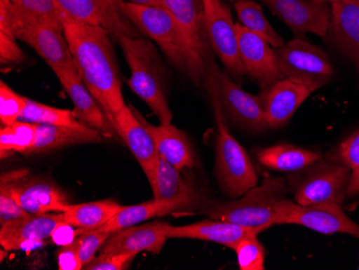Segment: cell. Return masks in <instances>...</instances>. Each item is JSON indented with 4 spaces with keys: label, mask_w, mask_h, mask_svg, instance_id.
<instances>
[{
    "label": "cell",
    "mask_w": 359,
    "mask_h": 270,
    "mask_svg": "<svg viewBox=\"0 0 359 270\" xmlns=\"http://www.w3.org/2000/svg\"><path fill=\"white\" fill-rule=\"evenodd\" d=\"M25 60V55L16 38L0 33V62L5 64H22Z\"/></svg>",
    "instance_id": "cell-41"
},
{
    "label": "cell",
    "mask_w": 359,
    "mask_h": 270,
    "mask_svg": "<svg viewBox=\"0 0 359 270\" xmlns=\"http://www.w3.org/2000/svg\"><path fill=\"white\" fill-rule=\"evenodd\" d=\"M276 60L284 79L302 84L313 92L327 86L334 68L320 48L302 38H295L276 49Z\"/></svg>",
    "instance_id": "cell-8"
},
{
    "label": "cell",
    "mask_w": 359,
    "mask_h": 270,
    "mask_svg": "<svg viewBox=\"0 0 359 270\" xmlns=\"http://www.w3.org/2000/svg\"><path fill=\"white\" fill-rule=\"evenodd\" d=\"M288 185L283 178H269L252 187L237 201L205 203L203 212L213 220L265 231L276 221L288 201Z\"/></svg>",
    "instance_id": "cell-2"
},
{
    "label": "cell",
    "mask_w": 359,
    "mask_h": 270,
    "mask_svg": "<svg viewBox=\"0 0 359 270\" xmlns=\"http://www.w3.org/2000/svg\"><path fill=\"white\" fill-rule=\"evenodd\" d=\"M124 205L112 199L70 205L62 212L65 223L74 229L94 231L106 224Z\"/></svg>",
    "instance_id": "cell-28"
},
{
    "label": "cell",
    "mask_w": 359,
    "mask_h": 270,
    "mask_svg": "<svg viewBox=\"0 0 359 270\" xmlns=\"http://www.w3.org/2000/svg\"><path fill=\"white\" fill-rule=\"evenodd\" d=\"M24 13L36 21L64 30L55 0H12Z\"/></svg>",
    "instance_id": "cell-33"
},
{
    "label": "cell",
    "mask_w": 359,
    "mask_h": 270,
    "mask_svg": "<svg viewBox=\"0 0 359 270\" xmlns=\"http://www.w3.org/2000/svg\"><path fill=\"white\" fill-rule=\"evenodd\" d=\"M37 124L35 123L16 121L9 126L0 130V154L1 158L19 152L26 154L28 150L35 146L37 141Z\"/></svg>",
    "instance_id": "cell-31"
},
{
    "label": "cell",
    "mask_w": 359,
    "mask_h": 270,
    "mask_svg": "<svg viewBox=\"0 0 359 270\" xmlns=\"http://www.w3.org/2000/svg\"><path fill=\"white\" fill-rule=\"evenodd\" d=\"M359 195V166L353 169L351 173L350 184H348V196Z\"/></svg>",
    "instance_id": "cell-42"
},
{
    "label": "cell",
    "mask_w": 359,
    "mask_h": 270,
    "mask_svg": "<svg viewBox=\"0 0 359 270\" xmlns=\"http://www.w3.org/2000/svg\"><path fill=\"white\" fill-rule=\"evenodd\" d=\"M203 86L211 98L217 121L215 177L222 192L231 198L237 199L257 185V175L247 151L228 130L217 86L211 76H205Z\"/></svg>",
    "instance_id": "cell-4"
},
{
    "label": "cell",
    "mask_w": 359,
    "mask_h": 270,
    "mask_svg": "<svg viewBox=\"0 0 359 270\" xmlns=\"http://www.w3.org/2000/svg\"><path fill=\"white\" fill-rule=\"evenodd\" d=\"M110 235V233L96 231V229L84 231L83 234L79 235V239H80V252H79V254H80L82 265H86L96 257L97 252L100 251Z\"/></svg>",
    "instance_id": "cell-38"
},
{
    "label": "cell",
    "mask_w": 359,
    "mask_h": 270,
    "mask_svg": "<svg viewBox=\"0 0 359 270\" xmlns=\"http://www.w3.org/2000/svg\"><path fill=\"white\" fill-rule=\"evenodd\" d=\"M260 231L249 227H240L231 222L221 220H203L194 224L173 227L170 225L168 239H197L219 243L225 247L235 249L236 245L251 235H258Z\"/></svg>",
    "instance_id": "cell-23"
},
{
    "label": "cell",
    "mask_w": 359,
    "mask_h": 270,
    "mask_svg": "<svg viewBox=\"0 0 359 270\" xmlns=\"http://www.w3.org/2000/svg\"><path fill=\"white\" fill-rule=\"evenodd\" d=\"M0 33L25 42L54 72L76 70L64 30L32 19L12 0H0Z\"/></svg>",
    "instance_id": "cell-6"
},
{
    "label": "cell",
    "mask_w": 359,
    "mask_h": 270,
    "mask_svg": "<svg viewBox=\"0 0 359 270\" xmlns=\"http://www.w3.org/2000/svg\"><path fill=\"white\" fill-rule=\"evenodd\" d=\"M37 132L35 146L25 155L52 152L78 144H100L102 141V133L86 124L80 126L37 124Z\"/></svg>",
    "instance_id": "cell-26"
},
{
    "label": "cell",
    "mask_w": 359,
    "mask_h": 270,
    "mask_svg": "<svg viewBox=\"0 0 359 270\" xmlns=\"http://www.w3.org/2000/svg\"><path fill=\"white\" fill-rule=\"evenodd\" d=\"M64 223L62 212L29 215L8 222L0 225V245L7 251L24 249L26 245L52 237L56 229Z\"/></svg>",
    "instance_id": "cell-20"
},
{
    "label": "cell",
    "mask_w": 359,
    "mask_h": 270,
    "mask_svg": "<svg viewBox=\"0 0 359 270\" xmlns=\"http://www.w3.org/2000/svg\"><path fill=\"white\" fill-rule=\"evenodd\" d=\"M170 224L155 221L142 225L126 227L111 234L100 252L108 254L161 253L168 239Z\"/></svg>",
    "instance_id": "cell-19"
},
{
    "label": "cell",
    "mask_w": 359,
    "mask_h": 270,
    "mask_svg": "<svg viewBox=\"0 0 359 270\" xmlns=\"http://www.w3.org/2000/svg\"><path fill=\"white\" fill-rule=\"evenodd\" d=\"M175 212L177 209L175 208V205L166 201H156L153 198L138 205H127V207L124 205L112 219L109 220L106 224L97 229L96 231L112 234L126 227L141 224L152 217H163V215Z\"/></svg>",
    "instance_id": "cell-29"
},
{
    "label": "cell",
    "mask_w": 359,
    "mask_h": 270,
    "mask_svg": "<svg viewBox=\"0 0 359 270\" xmlns=\"http://www.w3.org/2000/svg\"><path fill=\"white\" fill-rule=\"evenodd\" d=\"M258 162L271 170L295 173L311 166L322 158L320 154L308 149L279 144L257 153Z\"/></svg>",
    "instance_id": "cell-27"
},
{
    "label": "cell",
    "mask_w": 359,
    "mask_h": 270,
    "mask_svg": "<svg viewBox=\"0 0 359 270\" xmlns=\"http://www.w3.org/2000/svg\"><path fill=\"white\" fill-rule=\"evenodd\" d=\"M1 181L9 184L13 198L29 215L64 212L72 205L57 185L39 177H28L27 169L4 173Z\"/></svg>",
    "instance_id": "cell-11"
},
{
    "label": "cell",
    "mask_w": 359,
    "mask_h": 270,
    "mask_svg": "<svg viewBox=\"0 0 359 270\" xmlns=\"http://www.w3.org/2000/svg\"><path fill=\"white\" fill-rule=\"evenodd\" d=\"M163 5L172 14L182 29L191 53L205 79L208 70L215 62L212 54L215 52L210 44L205 27L203 0H163Z\"/></svg>",
    "instance_id": "cell-13"
},
{
    "label": "cell",
    "mask_w": 359,
    "mask_h": 270,
    "mask_svg": "<svg viewBox=\"0 0 359 270\" xmlns=\"http://www.w3.org/2000/svg\"><path fill=\"white\" fill-rule=\"evenodd\" d=\"M334 158L348 166L351 170L359 166V130L338 147Z\"/></svg>",
    "instance_id": "cell-39"
},
{
    "label": "cell",
    "mask_w": 359,
    "mask_h": 270,
    "mask_svg": "<svg viewBox=\"0 0 359 270\" xmlns=\"http://www.w3.org/2000/svg\"><path fill=\"white\" fill-rule=\"evenodd\" d=\"M180 171L159 157L154 176L149 181L152 187L153 198L171 203L177 212H189L203 208L201 195Z\"/></svg>",
    "instance_id": "cell-18"
},
{
    "label": "cell",
    "mask_w": 359,
    "mask_h": 270,
    "mask_svg": "<svg viewBox=\"0 0 359 270\" xmlns=\"http://www.w3.org/2000/svg\"><path fill=\"white\" fill-rule=\"evenodd\" d=\"M312 93L313 90L308 86L288 79H281L267 90H262L268 126L280 128L287 124Z\"/></svg>",
    "instance_id": "cell-21"
},
{
    "label": "cell",
    "mask_w": 359,
    "mask_h": 270,
    "mask_svg": "<svg viewBox=\"0 0 359 270\" xmlns=\"http://www.w3.org/2000/svg\"><path fill=\"white\" fill-rule=\"evenodd\" d=\"M318 1H322V3H326V4H334V3H339V1H344V0H318Z\"/></svg>",
    "instance_id": "cell-45"
},
{
    "label": "cell",
    "mask_w": 359,
    "mask_h": 270,
    "mask_svg": "<svg viewBox=\"0 0 359 270\" xmlns=\"http://www.w3.org/2000/svg\"><path fill=\"white\" fill-rule=\"evenodd\" d=\"M203 5L212 50L223 62L227 74L236 81L242 82L245 72L240 58L237 28L231 9L222 0H203Z\"/></svg>",
    "instance_id": "cell-10"
},
{
    "label": "cell",
    "mask_w": 359,
    "mask_h": 270,
    "mask_svg": "<svg viewBox=\"0 0 359 270\" xmlns=\"http://www.w3.org/2000/svg\"><path fill=\"white\" fill-rule=\"evenodd\" d=\"M352 170L338 161L314 163L294 173L288 187L295 203L302 205L342 203L348 196Z\"/></svg>",
    "instance_id": "cell-7"
},
{
    "label": "cell",
    "mask_w": 359,
    "mask_h": 270,
    "mask_svg": "<svg viewBox=\"0 0 359 270\" xmlns=\"http://www.w3.org/2000/svg\"><path fill=\"white\" fill-rule=\"evenodd\" d=\"M297 38L306 34L327 36L332 6L318 0H262Z\"/></svg>",
    "instance_id": "cell-14"
},
{
    "label": "cell",
    "mask_w": 359,
    "mask_h": 270,
    "mask_svg": "<svg viewBox=\"0 0 359 270\" xmlns=\"http://www.w3.org/2000/svg\"><path fill=\"white\" fill-rule=\"evenodd\" d=\"M121 10L139 32L158 44L175 68L187 74L196 86L203 84L205 76L191 53L189 42L166 8L145 7L123 1Z\"/></svg>",
    "instance_id": "cell-3"
},
{
    "label": "cell",
    "mask_w": 359,
    "mask_h": 270,
    "mask_svg": "<svg viewBox=\"0 0 359 270\" xmlns=\"http://www.w3.org/2000/svg\"><path fill=\"white\" fill-rule=\"evenodd\" d=\"M60 14L76 70L113 130L114 118L126 104L110 33L102 26L81 23Z\"/></svg>",
    "instance_id": "cell-1"
},
{
    "label": "cell",
    "mask_w": 359,
    "mask_h": 270,
    "mask_svg": "<svg viewBox=\"0 0 359 270\" xmlns=\"http://www.w3.org/2000/svg\"><path fill=\"white\" fill-rule=\"evenodd\" d=\"M80 239L76 238L72 243L62 245L57 252L60 270H80L83 268L80 259Z\"/></svg>",
    "instance_id": "cell-40"
},
{
    "label": "cell",
    "mask_w": 359,
    "mask_h": 270,
    "mask_svg": "<svg viewBox=\"0 0 359 270\" xmlns=\"http://www.w3.org/2000/svg\"><path fill=\"white\" fill-rule=\"evenodd\" d=\"M134 110L139 120L152 135L159 156L179 170L195 166L196 157L193 146L187 135L172 124H150L138 111Z\"/></svg>",
    "instance_id": "cell-24"
},
{
    "label": "cell",
    "mask_w": 359,
    "mask_h": 270,
    "mask_svg": "<svg viewBox=\"0 0 359 270\" xmlns=\"http://www.w3.org/2000/svg\"><path fill=\"white\" fill-rule=\"evenodd\" d=\"M55 4L60 13L81 23L102 26L116 38L140 37L138 29H135L128 19L113 9L107 0H55Z\"/></svg>",
    "instance_id": "cell-16"
},
{
    "label": "cell",
    "mask_w": 359,
    "mask_h": 270,
    "mask_svg": "<svg viewBox=\"0 0 359 270\" xmlns=\"http://www.w3.org/2000/svg\"><path fill=\"white\" fill-rule=\"evenodd\" d=\"M19 121L35 124L62 125V126H80L83 124L76 120L74 111L55 108L28 100Z\"/></svg>",
    "instance_id": "cell-32"
},
{
    "label": "cell",
    "mask_w": 359,
    "mask_h": 270,
    "mask_svg": "<svg viewBox=\"0 0 359 270\" xmlns=\"http://www.w3.org/2000/svg\"><path fill=\"white\" fill-rule=\"evenodd\" d=\"M130 69L129 88L148 104L161 124H171L172 112L167 100L164 67L156 48L142 37L116 38Z\"/></svg>",
    "instance_id": "cell-5"
},
{
    "label": "cell",
    "mask_w": 359,
    "mask_h": 270,
    "mask_svg": "<svg viewBox=\"0 0 359 270\" xmlns=\"http://www.w3.org/2000/svg\"><path fill=\"white\" fill-rule=\"evenodd\" d=\"M207 76L215 81L224 114L235 124L253 132H264L269 128L262 95L245 92L215 62L208 70Z\"/></svg>",
    "instance_id": "cell-9"
},
{
    "label": "cell",
    "mask_w": 359,
    "mask_h": 270,
    "mask_svg": "<svg viewBox=\"0 0 359 270\" xmlns=\"http://www.w3.org/2000/svg\"><path fill=\"white\" fill-rule=\"evenodd\" d=\"M258 235L248 236L236 245L238 265L241 270L265 269L266 252Z\"/></svg>",
    "instance_id": "cell-34"
},
{
    "label": "cell",
    "mask_w": 359,
    "mask_h": 270,
    "mask_svg": "<svg viewBox=\"0 0 359 270\" xmlns=\"http://www.w3.org/2000/svg\"><path fill=\"white\" fill-rule=\"evenodd\" d=\"M54 74L74 102V109L72 111L76 120L100 130L102 135L111 136L113 130H111L104 111L82 81L78 70L62 69Z\"/></svg>",
    "instance_id": "cell-22"
},
{
    "label": "cell",
    "mask_w": 359,
    "mask_h": 270,
    "mask_svg": "<svg viewBox=\"0 0 359 270\" xmlns=\"http://www.w3.org/2000/svg\"><path fill=\"white\" fill-rule=\"evenodd\" d=\"M123 1L135 4V5L145 6V7H164L163 0H123Z\"/></svg>",
    "instance_id": "cell-43"
},
{
    "label": "cell",
    "mask_w": 359,
    "mask_h": 270,
    "mask_svg": "<svg viewBox=\"0 0 359 270\" xmlns=\"http://www.w3.org/2000/svg\"><path fill=\"white\" fill-rule=\"evenodd\" d=\"M108 1L109 5L113 8V9L116 10L118 13L123 14L122 10H121V5H122L123 0H107ZM124 15V14H123Z\"/></svg>",
    "instance_id": "cell-44"
},
{
    "label": "cell",
    "mask_w": 359,
    "mask_h": 270,
    "mask_svg": "<svg viewBox=\"0 0 359 270\" xmlns=\"http://www.w3.org/2000/svg\"><path fill=\"white\" fill-rule=\"evenodd\" d=\"M236 13L241 25L269 42L274 49L283 46L284 40L266 19L263 9L254 0H237Z\"/></svg>",
    "instance_id": "cell-30"
},
{
    "label": "cell",
    "mask_w": 359,
    "mask_h": 270,
    "mask_svg": "<svg viewBox=\"0 0 359 270\" xmlns=\"http://www.w3.org/2000/svg\"><path fill=\"white\" fill-rule=\"evenodd\" d=\"M330 32L337 48L359 67V0L332 4Z\"/></svg>",
    "instance_id": "cell-25"
},
{
    "label": "cell",
    "mask_w": 359,
    "mask_h": 270,
    "mask_svg": "<svg viewBox=\"0 0 359 270\" xmlns=\"http://www.w3.org/2000/svg\"><path fill=\"white\" fill-rule=\"evenodd\" d=\"M19 203L13 198L9 184L5 181L0 183V225L15 220L29 217Z\"/></svg>",
    "instance_id": "cell-37"
},
{
    "label": "cell",
    "mask_w": 359,
    "mask_h": 270,
    "mask_svg": "<svg viewBox=\"0 0 359 270\" xmlns=\"http://www.w3.org/2000/svg\"><path fill=\"white\" fill-rule=\"evenodd\" d=\"M113 130L118 133L129 150L132 151L150 181L154 176L161 156L152 135L135 114L132 107L125 106L118 111L113 122Z\"/></svg>",
    "instance_id": "cell-17"
},
{
    "label": "cell",
    "mask_w": 359,
    "mask_h": 270,
    "mask_svg": "<svg viewBox=\"0 0 359 270\" xmlns=\"http://www.w3.org/2000/svg\"><path fill=\"white\" fill-rule=\"evenodd\" d=\"M240 58L245 74L259 84L262 90L269 88L274 82L284 79L276 60V49L251 30L236 24Z\"/></svg>",
    "instance_id": "cell-15"
},
{
    "label": "cell",
    "mask_w": 359,
    "mask_h": 270,
    "mask_svg": "<svg viewBox=\"0 0 359 270\" xmlns=\"http://www.w3.org/2000/svg\"><path fill=\"white\" fill-rule=\"evenodd\" d=\"M138 253H102L83 266L84 270H125L128 269Z\"/></svg>",
    "instance_id": "cell-36"
},
{
    "label": "cell",
    "mask_w": 359,
    "mask_h": 270,
    "mask_svg": "<svg viewBox=\"0 0 359 270\" xmlns=\"http://www.w3.org/2000/svg\"><path fill=\"white\" fill-rule=\"evenodd\" d=\"M27 104V98L14 92L5 82H0V121L4 126H9L19 121Z\"/></svg>",
    "instance_id": "cell-35"
},
{
    "label": "cell",
    "mask_w": 359,
    "mask_h": 270,
    "mask_svg": "<svg viewBox=\"0 0 359 270\" xmlns=\"http://www.w3.org/2000/svg\"><path fill=\"white\" fill-rule=\"evenodd\" d=\"M276 225H300L325 235L348 234L359 239V225L346 215L340 203L302 205L288 199Z\"/></svg>",
    "instance_id": "cell-12"
}]
</instances>
